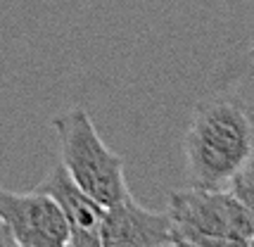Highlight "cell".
Segmentation results:
<instances>
[{"label": "cell", "instance_id": "10", "mask_svg": "<svg viewBox=\"0 0 254 247\" xmlns=\"http://www.w3.org/2000/svg\"><path fill=\"white\" fill-rule=\"evenodd\" d=\"M166 247H171V245H166Z\"/></svg>", "mask_w": 254, "mask_h": 247}, {"label": "cell", "instance_id": "8", "mask_svg": "<svg viewBox=\"0 0 254 247\" xmlns=\"http://www.w3.org/2000/svg\"><path fill=\"white\" fill-rule=\"evenodd\" d=\"M0 247H19V243L14 240L10 231H7V226L0 221Z\"/></svg>", "mask_w": 254, "mask_h": 247}, {"label": "cell", "instance_id": "2", "mask_svg": "<svg viewBox=\"0 0 254 247\" xmlns=\"http://www.w3.org/2000/svg\"><path fill=\"white\" fill-rule=\"evenodd\" d=\"M166 214L171 247H254L252 221L231 190H174Z\"/></svg>", "mask_w": 254, "mask_h": 247}, {"label": "cell", "instance_id": "9", "mask_svg": "<svg viewBox=\"0 0 254 247\" xmlns=\"http://www.w3.org/2000/svg\"><path fill=\"white\" fill-rule=\"evenodd\" d=\"M247 57H250V60H254V43H252V48H250V53H247Z\"/></svg>", "mask_w": 254, "mask_h": 247}, {"label": "cell", "instance_id": "1", "mask_svg": "<svg viewBox=\"0 0 254 247\" xmlns=\"http://www.w3.org/2000/svg\"><path fill=\"white\" fill-rule=\"evenodd\" d=\"M186 176L192 188H226L254 155V119L238 100L197 105L183 140Z\"/></svg>", "mask_w": 254, "mask_h": 247}, {"label": "cell", "instance_id": "7", "mask_svg": "<svg viewBox=\"0 0 254 247\" xmlns=\"http://www.w3.org/2000/svg\"><path fill=\"white\" fill-rule=\"evenodd\" d=\"M228 190H231L233 195L240 200V204L245 207V212H247L250 221H252V231H254V155L231 179Z\"/></svg>", "mask_w": 254, "mask_h": 247}, {"label": "cell", "instance_id": "3", "mask_svg": "<svg viewBox=\"0 0 254 247\" xmlns=\"http://www.w3.org/2000/svg\"><path fill=\"white\" fill-rule=\"evenodd\" d=\"M60 143V164L81 190L102 207L131 197L124 176V159L110 150L98 135L88 110L74 107L53 119Z\"/></svg>", "mask_w": 254, "mask_h": 247}, {"label": "cell", "instance_id": "6", "mask_svg": "<svg viewBox=\"0 0 254 247\" xmlns=\"http://www.w3.org/2000/svg\"><path fill=\"white\" fill-rule=\"evenodd\" d=\"M36 190L48 192L64 214V221L69 226L66 247H100V224L105 207L86 190H81L62 164L50 169V174L36 185Z\"/></svg>", "mask_w": 254, "mask_h": 247}, {"label": "cell", "instance_id": "4", "mask_svg": "<svg viewBox=\"0 0 254 247\" xmlns=\"http://www.w3.org/2000/svg\"><path fill=\"white\" fill-rule=\"evenodd\" d=\"M0 221L19 247H66L69 226L57 202L43 190L12 192L0 188Z\"/></svg>", "mask_w": 254, "mask_h": 247}, {"label": "cell", "instance_id": "5", "mask_svg": "<svg viewBox=\"0 0 254 247\" xmlns=\"http://www.w3.org/2000/svg\"><path fill=\"white\" fill-rule=\"evenodd\" d=\"M171 245L169 214L152 212L126 197L105 207L100 224V247H166Z\"/></svg>", "mask_w": 254, "mask_h": 247}]
</instances>
